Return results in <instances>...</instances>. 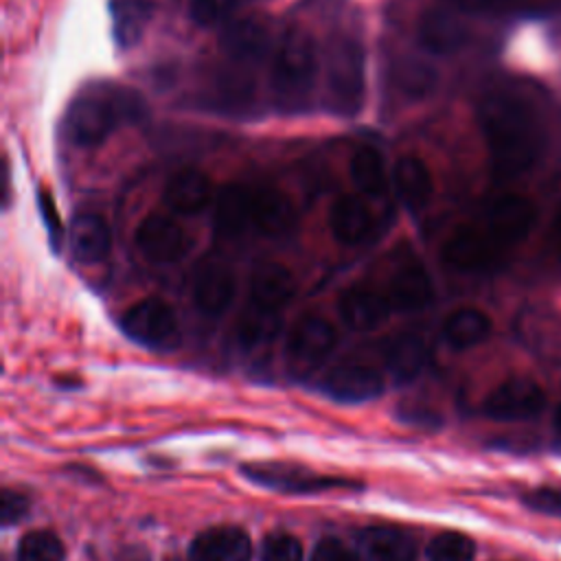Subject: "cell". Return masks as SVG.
I'll return each instance as SVG.
<instances>
[{
  "label": "cell",
  "mask_w": 561,
  "mask_h": 561,
  "mask_svg": "<svg viewBox=\"0 0 561 561\" xmlns=\"http://www.w3.org/2000/svg\"><path fill=\"white\" fill-rule=\"evenodd\" d=\"M480 129L495 178L511 180L526 173L546 147V129L535 105L513 92H491L478 107Z\"/></svg>",
  "instance_id": "cell-1"
},
{
  "label": "cell",
  "mask_w": 561,
  "mask_h": 561,
  "mask_svg": "<svg viewBox=\"0 0 561 561\" xmlns=\"http://www.w3.org/2000/svg\"><path fill=\"white\" fill-rule=\"evenodd\" d=\"M147 116L142 94L127 85L96 83L85 88L68 107L66 131L77 147H96L118 125L140 123Z\"/></svg>",
  "instance_id": "cell-2"
},
{
  "label": "cell",
  "mask_w": 561,
  "mask_h": 561,
  "mask_svg": "<svg viewBox=\"0 0 561 561\" xmlns=\"http://www.w3.org/2000/svg\"><path fill=\"white\" fill-rule=\"evenodd\" d=\"M318 55L305 28H289L272 61V92L280 110L300 112L313 90Z\"/></svg>",
  "instance_id": "cell-3"
},
{
  "label": "cell",
  "mask_w": 561,
  "mask_h": 561,
  "mask_svg": "<svg viewBox=\"0 0 561 561\" xmlns=\"http://www.w3.org/2000/svg\"><path fill=\"white\" fill-rule=\"evenodd\" d=\"M327 105L337 116H355L364 105L366 61L357 39L340 35L331 39L324 55Z\"/></svg>",
  "instance_id": "cell-4"
},
{
  "label": "cell",
  "mask_w": 561,
  "mask_h": 561,
  "mask_svg": "<svg viewBox=\"0 0 561 561\" xmlns=\"http://www.w3.org/2000/svg\"><path fill=\"white\" fill-rule=\"evenodd\" d=\"M123 333L153 351H171L180 342V327L173 309L162 298H142L121 318Z\"/></svg>",
  "instance_id": "cell-5"
},
{
  "label": "cell",
  "mask_w": 561,
  "mask_h": 561,
  "mask_svg": "<svg viewBox=\"0 0 561 561\" xmlns=\"http://www.w3.org/2000/svg\"><path fill=\"white\" fill-rule=\"evenodd\" d=\"M241 471L248 480L278 493H322L335 486H353L351 480L329 478L289 462H248Z\"/></svg>",
  "instance_id": "cell-6"
},
{
  "label": "cell",
  "mask_w": 561,
  "mask_h": 561,
  "mask_svg": "<svg viewBox=\"0 0 561 561\" xmlns=\"http://www.w3.org/2000/svg\"><path fill=\"white\" fill-rule=\"evenodd\" d=\"M535 226V206L530 199L506 193L489 202L484 210V232L500 250L513 248L528 237Z\"/></svg>",
  "instance_id": "cell-7"
},
{
  "label": "cell",
  "mask_w": 561,
  "mask_h": 561,
  "mask_svg": "<svg viewBox=\"0 0 561 561\" xmlns=\"http://www.w3.org/2000/svg\"><path fill=\"white\" fill-rule=\"evenodd\" d=\"M546 408V392L541 386L526 377H513L502 381L484 399V414L493 421H528Z\"/></svg>",
  "instance_id": "cell-8"
},
{
  "label": "cell",
  "mask_w": 561,
  "mask_h": 561,
  "mask_svg": "<svg viewBox=\"0 0 561 561\" xmlns=\"http://www.w3.org/2000/svg\"><path fill=\"white\" fill-rule=\"evenodd\" d=\"M337 342L335 329L320 316L300 318L287 335V359L296 370H311L333 351Z\"/></svg>",
  "instance_id": "cell-9"
},
{
  "label": "cell",
  "mask_w": 561,
  "mask_h": 561,
  "mask_svg": "<svg viewBox=\"0 0 561 561\" xmlns=\"http://www.w3.org/2000/svg\"><path fill=\"white\" fill-rule=\"evenodd\" d=\"M136 245L153 263H175L188 252L191 239L175 219L149 213L136 228Z\"/></svg>",
  "instance_id": "cell-10"
},
{
  "label": "cell",
  "mask_w": 561,
  "mask_h": 561,
  "mask_svg": "<svg viewBox=\"0 0 561 561\" xmlns=\"http://www.w3.org/2000/svg\"><path fill=\"white\" fill-rule=\"evenodd\" d=\"M318 390L340 403H364L383 392V377L370 366L344 364L324 373Z\"/></svg>",
  "instance_id": "cell-11"
},
{
  "label": "cell",
  "mask_w": 561,
  "mask_h": 561,
  "mask_svg": "<svg viewBox=\"0 0 561 561\" xmlns=\"http://www.w3.org/2000/svg\"><path fill=\"white\" fill-rule=\"evenodd\" d=\"M272 44V28L265 18L261 15H245L237 18L226 24L221 33V48L224 53L243 64L261 59Z\"/></svg>",
  "instance_id": "cell-12"
},
{
  "label": "cell",
  "mask_w": 561,
  "mask_h": 561,
  "mask_svg": "<svg viewBox=\"0 0 561 561\" xmlns=\"http://www.w3.org/2000/svg\"><path fill=\"white\" fill-rule=\"evenodd\" d=\"M252 543L237 526H213L202 530L188 548L191 561H250Z\"/></svg>",
  "instance_id": "cell-13"
},
{
  "label": "cell",
  "mask_w": 561,
  "mask_h": 561,
  "mask_svg": "<svg viewBox=\"0 0 561 561\" xmlns=\"http://www.w3.org/2000/svg\"><path fill=\"white\" fill-rule=\"evenodd\" d=\"M500 252L502 250L493 243V239L484 230L476 228H458L443 245V259L451 267L465 272L491 267Z\"/></svg>",
  "instance_id": "cell-14"
},
{
  "label": "cell",
  "mask_w": 561,
  "mask_h": 561,
  "mask_svg": "<svg viewBox=\"0 0 561 561\" xmlns=\"http://www.w3.org/2000/svg\"><path fill=\"white\" fill-rule=\"evenodd\" d=\"M234 274L217 261H206L197 267L193 280V298L202 313L221 316L234 298Z\"/></svg>",
  "instance_id": "cell-15"
},
{
  "label": "cell",
  "mask_w": 561,
  "mask_h": 561,
  "mask_svg": "<svg viewBox=\"0 0 561 561\" xmlns=\"http://www.w3.org/2000/svg\"><path fill=\"white\" fill-rule=\"evenodd\" d=\"M340 316L346 327L355 331H370L377 329L390 316V300L375 289L368 287H348L337 302Z\"/></svg>",
  "instance_id": "cell-16"
},
{
  "label": "cell",
  "mask_w": 561,
  "mask_h": 561,
  "mask_svg": "<svg viewBox=\"0 0 561 561\" xmlns=\"http://www.w3.org/2000/svg\"><path fill=\"white\" fill-rule=\"evenodd\" d=\"M416 39L434 55H449L465 46L467 28L454 13L445 9H430L419 20Z\"/></svg>",
  "instance_id": "cell-17"
},
{
  "label": "cell",
  "mask_w": 561,
  "mask_h": 561,
  "mask_svg": "<svg viewBox=\"0 0 561 561\" xmlns=\"http://www.w3.org/2000/svg\"><path fill=\"white\" fill-rule=\"evenodd\" d=\"M296 226V208L274 188L252 191V228L267 237H283Z\"/></svg>",
  "instance_id": "cell-18"
},
{
  "label": "cell",
  "mask_w": 561,
  "mask_h": 561,
  "mask_svg": "<svg viewBox=\"0 0 561 561\" xmlns=\"http://www.w3.org/2000/svg\"><path fill=\"white\" fill-rule=\"evenodd\" d=\"M366 561H416V541L394 526H370L357 537Z\"/></svg>",
  "instance_id": "cell-19"
},
{
  "label": "cell",
  "mask_w": 561,
  "mask_h": 561,
  "mask_svg": "<svg viewBox=\"0 0 561 561\" xmlns=\"http://www.w3.org/2000/svg\"><path fill=\"white\" fill-rule=\"evenodd\" d=\"M70 248L77 261L99 263L112 250V232L101 215L79 213L70 224Z\"/></svg>",
  "instance_id": "cell-20"
},
{
  "label": "cell",
  "mask_w": 561,
  "mask_h": 561,
  "mask_svg": "<svg viewBox=\"0 0 561 561\" xmlns=\"http://www.w3.org/2000/svg\"><path fill=\"white\" fill-rule=\"evenodd\" d=\"M329 228L340 243L357 245L366 241L373 228V215L359 197L340 195L329 210Z\"/></svg>",
  "instance_id": "cell-21"
},
{
  "label": "cell",
  "mask_w": 561,
  "mask_h": 561,
  "mask_svg": "<svg viewBox=\"0 0 561 561\" xmlns=\"http://www.w3.org/2000/svg\"><path fill=\"white\" fill-rule=\"evenodd\" d=\"M210 195H213L210 180L195 169L178 171L167 182V188H164L167 206L180 215H195L204 210L210 202Z\"/></svg>",
  "instance_id": "cell-22"
},
{
  "label": "cell",
  "mask_w": 561,
  "mask_h": 561,
  "mask_svg": "<svg viewBox=\"0 0 561 561\" xmlns=\"http://www.w3.org/2000/svg\"><path fill=\"white\" fill-rule=\"evenodd\" d=\"M388 300L397 311H419L432 300V283L419 263H408L394 272L388 285Z\"/></svg>",
  "instance_id": "cell-23"
},
{
  "label": "cell",
  "mask_w": 561,
  "mask_h": 561,
  "mask_svg": "<svg viewBox=\"0 0 561 561\" xmlns=\"http://www.w3.org/2000/svg\"><path fill=\"white\" fill-rule=\"evenodd\" d=\"M296 291L294 276L278 263L259 265L250 278V302L265 309H280Z\"/></svg>",
  "instance_id": "cell-24"
},
{
  "label": "cell",
  "mask_w": 561,
  "mask_h": 561,
  "mask_svg": "<svg viewBox=\"0 0 561 561\" xmlns=\"http://www.w3.org/2000/svg\"><path fill=\"white\" fill-rule=\"evenodd\" d=\"M394 186H397V193H399L401 202L410 210L425 208L430 197H432V191H434L430 169L425 167L423 160H419L414 156H403V158L397 160V164H394Z\"/></svg>",
  "instance_id": "cell-25"
},
{
  "label": "cell",
  "mask_w": 561,
  "mask_h": 561,
  "mask_svg": "<svg viewBox=\"0 0 561 561\" xmlns=\"http://www.w3.org/2000/svg\"><path fill=\"white\" fill-rule=\"evenodd\" d=\"M388 370L397 381H410L421 375L427 364V346L419 335L401 333L388 340L383 348Z\"/></svg>",
  "instance_id": "cell-26"
},
{
  "label": "cell",
  "mask_w": 561,
  "mask_h": 561,
  "mask_svg": "<svg viewBox=\"0 0 561 561\" xmlns=\"http://www.w3.org/2000/svg\"><path fill=\"white\" fill-rule=\"evenodd\" d=\"M151 0H112V35L121 48H131L151 20Z\"/></svg>",
  "instance_id": "cell-27"
},
{
  "label": "cell",
  "mask_w": 561,
  "mask_h": 561,
  "mask_svg": "<svg viewBox=\"0 0 561 561\" xmlns=\"http://www.w3.org/2000/svg\"><path fill=\"white\" fill-rule=\"evenodd\" d=\"M215 224L228 237H237L252 228V191L237 184L226 186L217 195Z\"/></svg>",
  "instance_id": "cell-28"
},
{
  "label": "cell",
  "mask_w": 561,
  "mask_h": 561,
  "mask_svg": "<svg viewBox=\"0 0 561 561\" xmlns=\"http://www.w3.org/2000/svg\"><path fill=\"white\" fill-rule=\"evenodd\" d=\"M489 333H491L489 316L471 307L454 311L443 324V337L456 351L478 346L489 337Z\"/></svg>",
  "instance_id": "cell-29"
},
{
  "label": "cell",
  "mask_w": 561,
  "mask_h": 561,
  "mask_svg": "<svg viewBox=\"0 0 561 561\" xmlns=\"http://www.w3.org/2000/svg\"><path fill=\"white\" fill-rule=\"evenodd\" d=\"M280 331V313L276 309H265L254 302L241 313L234 337L243 348H256L270 344Z\"/></svg>",
  "instance_id": "cell-30"
},
{
  "label": "cell",
  "mask_w": 561,
  "mask_h": 561,
  "mask_svg": "<svg viewBox=\"0 0 561 561\" xmlns=\"http://www.w3.org/2000/svg\"><path fill=\"white\" fill-rule=\"evenodd\" d=\"M351 178L364 195L381 197L386 193V167L379 151L373 147L357 149L351 158Z\"/></svg>",
  "instance_id": "cell-31"
},
{
  "label": "cell",
  "mask_w": 561,
  "mask_h": 561,
  "mask_svg": "<svg viewBox=\"0 0 561 561\" xmlns=\"http://www.w3.org/2000/svg\"><path fill=\"white\" fill-rule=\"evenodd\" d=\"M15 561H64V543L50 530H31L20 539Z\"/></svg>",
  "instance_id": "cell-32"
},
{
  "label": "cell",
  "mask_w": 561,
  "mask_h": 561,
  "mask_svg": "<svg viewBox=\"0 0 561 561\" xmlns=\"http://www.w3.org/2000/svg\"><path fill=\"white\" fill-rule=\"evenodd\" d=\"M476 543L462 533H440L427 546L430 561H473Z\"/></svg>",
  "instance_id": "cell-33"
},
{
  "label": "cell",
  "mask_w": 561,
  "mask_h": 561,
  "mask_svg": "<svg viewBox=\"0 0 561 561\" xmlns=\"http://www.w3.org/2000/svg\"><path fill=\"white\" fill-rule=\"evenodd\" d=\"M261 561H302V546L289 533H270L261 546Z\"/></svg>",
  "instance_id": "cell-34"
},
{
  "label": "cell",
  "mask_w": 561,
  "mask_h": 561,
  "mask_svg": "<svg viewBox=\"0 0 561 561\" xmlns=\"http://www.w3.org/2000/svg\"><path fill=\"white\" fill-rule=\"evenodd\" d=\"M232 7L234 0H191V18L199 26H213L221 22Z\"/></svg>",
  "instance_id": "cell-35"
},
{
  "label": "cell",
  "mask_w": 561,
  "mask_h": 561,
  "mask_svg": "<svg viewBox=\"0 0 561 561\" xmlns=\"http://www.w3.org/2000/svg\"><path fill=\"white\" fill-rule=\"evenodd\" d=\"M522 500L530 511L552 515V517H561V489L541 486V489L528 491Z\"/></svg>",
  "instance_id": "cell-36"
},
{
  "label": "cell",
  "mask_w": 561,
  "mask_h": 561,
  "mask_svg": "<svg viewBox=\"0 0 561 561\" xmlns=\"http://www.w3.org/2000/svg\"><path fill=\"white\" fill-rule=\"evenodd\" d=\"M37 206H39V215L44 219V226H46V232L50 237V248L57 252L59 250V243H61V221H59V213L55 208V202L53 197L46 193V188H37Z\"/></svg>",
  "instance_id": "cell-37"
},
{
  "label": "cell",
  "mask_w": 561,
  "mask_h": 561,
  "mask_svg": "<svg viewBox=\"0 0 561 561\" xmlns=\"http://www.w3.org/2000/svg\"><path fill=\"white\" fill-rule=\"evenodd\" d=\"M28 497L22 491L15 489H4L0 495V522L2 526H11L20 522L28 513Z\"/></svg>",
  "instance_id": "cell-38"
},
{
  "label": "cell",
  "mask_w": 561,
  "mask_h": 561,
  "mask_svg": "<svg viewBox=\"0 0 561 561\" xmlns=\"http://www.w3.org/2000/svg\"><path fill=\"white\" fill-rule=\"evenodd\" d=\"M311 561H362V557L340 539L324 537L316 543L311 552Z\"/></svg>",
  "instance_id": "cell-39"
},
{
  "label": "cell",
  "mask_w": 561,
  "mask_h": 561,
  "mask_svg": "<svg viewBox=\"0 0 561 561\" xmlns=\"http://www.w3.org/2000/svg\"><path fill=\"white\" fill-rule=\"evenodd\" d=\"M399 81H401V85L405 90H412L414 94H425L427 90H432V85L436 81V75L430 68H425V66H414L412 64L410 70L408 68L401 70Z\"/></svg>",
  "instance_id": "cell-40"
},
{
  "label": "cell",
  "mask_w": 561,
  "mask_h": 561,
  "mask_svg": "<svg viewBox=\"0 0 561 561\" xmlns=\"http://www.w3.org/2000/svg\"><path fill=\"white\" fill-rule=\"evenodd\" d=\"M467 11H489L500 4V0H456Z\"/></svg>",
  "instance_id": "cell-41"
},
{
  "label": "cell",
  "mask_w": 561,
  "mask_h": 561,
  "mask_svg": "<svg viewBox=\"0 0 561 561\" xmlns=\"http://www.w3.org/2000/svg\"><path fill=\"white\" fill-rule=\"evenodd\" d=\"M554 430H557V434L561 436V405H559L557 412H554Z\"/></svg>",
  "instance_id": "cell-42"
},
{
  "label": "cell",
  "mask_w": 561,
  "mask_h": 561,
  "mask_svg": "<svg viewBox=\"0 0 561 561\" xmlns=\"http://www.w3.org/2000/svg\"><path fill=\"white\" fill-rule=\"evenodd\" d=\"M554 230L561 234V206H559V210L554 215Z\"/></svg>",
  "instance_id": "cell-43"
},
{
  "label": "cell",
  "mask_w": 561,
  "mask_h": 561,
  "mask_svg": "<svg viewBox=\"0 0 561 561\" xmlns=\"http://www.w3.org/2000/svg\"><path fill=\"white\" fill-rule=\"evenodd\" d=\"M169 561H178V559H169Z\"/></svg>",
  "instance_id": "cell-44"
}]
</instances>
